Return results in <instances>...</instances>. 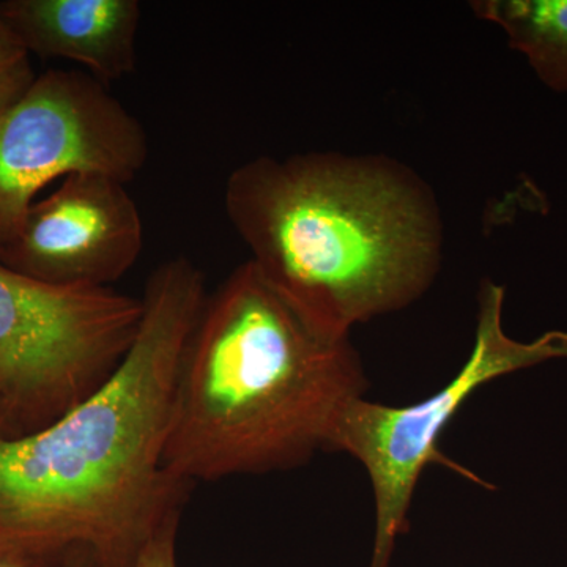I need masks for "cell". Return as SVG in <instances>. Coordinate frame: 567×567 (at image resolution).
Returning a JSON list of instances; mask_svg holds the SVG:
<instances>
[{
    "label": "cell",
    "mask_w": 567,
    "mask_h": 567,
    "mask_svg": "<svg viewBox=\"0 0 567 567\" xmlns=\"http://www.w3.org/2000/svg\"><path fill=\"white\" fill-rule=\"evenodd\" d=\"M472 9L505 32L546 87L567 93V0H480Z\"/></svg>",
    "instance_id": "cell-9"
},
{
    "label": "cell",
    "mask_w": 567,
    "mask_h": 567,
    "mask_svg": "<svg viewBox=\"0 0 567 567\" xmlns=\"http://www.w3.org/2000/svg\"><path fill=\"white\" fill-rule=\"evenodd\" d=\"M368 390L350 339L315 330L248 260L207 295L183 349L164 464L192 486L297 468Z\"/></svg>",
    "instance_id": "cell-3"
},
{
    "label": "cell",
    "mask_w": 567,
    "mask_h": 567,
    "mask_svg": "<svg viewBox=\"0 0 567 567\" xmlns=\"http://www.w3.org/2000/svg\"><path fill=\"white\" fill-rule=\"evenodd\" d=\"M0 567H61V563L41 558L22 548L0 544Z\"/></svg>",
    "instance_id": "cell-12"
},
{
    "label": "cell",
    "mask_w": 567,
    "mask_h": 567,
    "mask_svg": "<svg viewBox=\"0 0 567 567\" xmlns=\"http://www.w3.org/2000/svg\"><path fill=\"white\" fill-rule=\"evenodd\" d=\"M10 436V413L7 409L6 399L0 393V439Z\"/></svg>",
    "instance_id": "cell-14"
},
{
    "label": "cell",
    "mask_w": 567,
    "mask_h": 567,
    "mask_svg": "<svg viewBox=\"0 0 567 567\" xmlns=\"http://www.w3.org/2000/svg\"><path fill=\"white\" fill-rule=\"evenodd\" d=\"M181 517L173 516L164 522L145 546L136 567H178L177 536Z\"/></svg>",
    "instance_id": "cell-11"
},
{
    "label": "cell",
    "mask_w": 567,
    "mask_h": 567,
    "mask_svg": "<svg viewBox=\"0 0 567 567\" xmlns=\"http://www.w3.org/2000/svg\"><path fill=\"white\" fill-rule=\"evenodd\" d=\"M117 368L65 415L0 439V544L61 563L84 547L96 567H136L192 484L164 464L183 349L207 298L188 257L156 268Z\"/></svg>",
    "instance_id": "cell-1"
},
{
    "label": "cell",
    "mask_w": 567,
    "mask_h": 567,
    "mask_svg": "<svg viewBox=\"0 0 567 567\" xmlns=\"http://www.w3.org/2000/svg\"><path fill=\"white\" fill-rule=\"evenodd\" d=\"M148 159L136 115L84 70H50L0 112V251L41 189L73 174L134 181Z\"/></svg>",
    "instance_id": "cell-6"
},
{
    "label": "cell",
    "mask_w": 567,
    "mask_h": 567,
    "mask_svg": "<svg viewBox=\"0 0 567 567\" xmlns=\"http://www.w3.org/2000/svg\"><path fill=\"white\" fill-rule=\"evenodd\" d=\"M144 245L140 208L126 183L84 173L37 200L0 262L61 287H111L132 270Z\"/></svg>",
    "instance_id": "cell-7"
},
{
    "label": "cell",
    "mask_w": 567,
    "mask_h": 567,
    "mask_svg": "<svg viewBox=\"0 0 567 567\" xmlns=\"http://www.w3.org/2000/svg\"><path fill=\"white\" fill-rule=\"evenodd\" d=\"M61 567H96V563L87 548L74 547L63 555Z\"/></svg>",
    "instance_id": "cell-13"
},
{
    "label": "cell",
    "mask_w": 567,
    "mask_h": 567,
    "mask_svg": "<svg viewBox=\"0 0 567 567\" xmlns=\"http://www.w3.org/2000/svg\"><path fill=\"white\" fill-rule=\"evenodd\" d=\"M0 17L29 54L78 63L103 84L136 69L137 0H3Z\"/></svg>",
    "instance_id": "cell-8"
},
{
    "label": "cell",
    "mask_w": 567,
    "mask_h": 567,
    "mask_svg": "<svg viewBox=\"0 0 567 567\" xmlns=\"http://www.w3.org/2000/svg\"><path fill=\"white\" fill-rule=\"evenodd\" d=\"M142 298L61 287L0 262V393L10 436L47 427L112 374L140 331Z\"/></svg>",
    "instance_id": "cell-5"
},
{
    "label": "cell",
    "mask_w": 567,
    "mask_h": 567,
    "mask_svg": "<svg viewBox=\"0 0 567 567\" xmlns=\"http://www.w3.org/2000/svg\"><path fill=\"white\" fill-rule=\"evenodd\" d=\"M224 210L265 281L331 339L415 303L442 264L431 189L382 156H259L227 178Z\"/></svg>",
    "instance_id": "cell-2"
},
{
    "label": "cell",
    "mask_w": 567,
    "mask_h": 567,
    "mask_svg": "<svg viewBox=\"0 0 567 567\" xmlns=\"http://www.w3.org/2000/svg\"><path fill=\"white\" fill-rule=\"evenodd\" d=\"M506 289L484 281L477 295L475 344L461 371L442 390L416 404L394 406L360 398L336 421L327 451L347 453L364 466L374 494L375 533L369 567H390L395 544L409 532L410 507L425 468L445 465L483 484L439 450V440L458 410L492 380L567 358V331L535 341L511 338L503 328Z\"/></svg>",
    "instance_id": "cell-4"
},
{
    "label": "cell",
    "mask_w": 567,
    "mask_h": 567,
    "mask_svg": "<svg viewBox=\"0 0 567 567\" xmlns=\"http://www.w3.org/2000/svg\"><path fill=\"white\" fill-rule=\"evenodd\" d=\"M35 80L31 54L0 17V112L20 100Z\"/></svg>",
    "instance_id": "cell-10"
}]
</instances>
